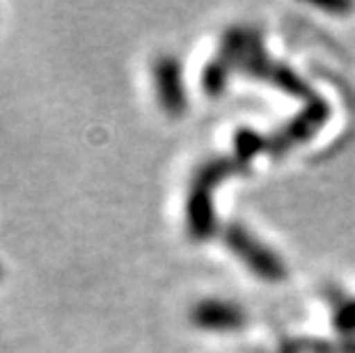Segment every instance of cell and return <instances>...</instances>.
Returning <instances> with one entry per match:
<instances>
[{
    "label": "cell",
    "instance_id": "obj_1",
    "mask_svg": "<svg viewBox=\"0 0 355 353\" xmlns=\"http://www.w3.org/2000/svg\"><path fill=\"white\" fill-rule=\"evenodd\" d=\"M241 161L209 163L195 177V184L188 195V227L195 239H207L214 232V207H211V189L225 175L239 170Z\"/></svg>",
    "mask_w": 355,
    "mask_h": 353
},
{
    "label": "cell",
    "instance_id": "obj_2",
    "mask_svg": "<svg viewBox=\"0 0 355 353\" xmlns=\"http://www.w3.org/2000/svg\"><path fill=\"white\" fill-rule=\"evenodd\" d=\"M225 241H227L232 250L236 252L257 275L263 277V280L277 282L284 277L286 273L284 261L279 259L273 250H268L261 241H257L250 232L243 230L241 225H230V227L225 230Z\"/></svg>",
    "mask_w": 355,
    "mask_h": 353
},
{
    "label": "cell",
    "instance_id": "obj_3",
    "mask_svg": "<svg viewBox=\"0 0 355 353\" xmlns=\"http://www.w3.org/2000/svg\"><path fill=\"white\" fill-rule=\"evenodd\" d=\"M154 89L156 99L163 106V110L170 117L184 115L186 110V85H184V71H181V62L175 55H161L156 58L154 69Z\"/></svg>",
    "mask_w": 355,
    "mask_h": 353
},
{
    "label": "cell",
    "instance_id": "obj_4",
    "mask_svg": "<svg viewBox=\"0 0 355 353\" xmlns=\"http://www.w3.org/2000/svg\"><path fill=\"white\" fill-rule=\"evenodd\" d=\"M191 321L202 330H211V333H232L245 324L243 307L230 300L209 298L202 300L191 310Z\"/></svg>",
    "mask_w": 355,
    "mask_h": 353
},
{
    "label": "cell",
    "instance_id": "obj_5",
    "mask_svg": "<svg viewBox=\"0 0 355 353\" xmlns=\"http://www.w3.org/2000/svg\"><path fill=\"white\" fill-rule=\"evenodd\" d=\"M326 115H328L326 103L319 101V99H314L312 106H309L307 110H303V115H298L296 122H293L289 129L282 131V133H277V136L268 142V149H270V152L279 154V152H284V149H289L293 142L309 138L316 131V126H319L323 119H326Z\"/></svg>",
    "mask_w": 355,
    "mask_h": 353
},
{
    "label": "cell",
    "instance_id": "obj_6",
    "mask_svg": "<svg viewBox=\"0 0 355 353\" xmlns=\"http://www.w3.org/2000/svg\"><path fill=\"white\" fill-rule=\"evenodd\" d=\"M261 149H268L266 140L261 136H257L252 131H239L236 136V159L243 163L248 159H252L254 154H259Z\"/></svg>",
    "mask_w": 355,
    "mask_h": 353
},
{
    "label": "cell",
    "instance_id": "obj_7",
    "mask_svg": "<svg viewBox=\"0 0 355 353\" xmlns=\"http://www.w3.org/2000/svg\"><path fill=\"white\" fill-rule=\"evenodd\" d=\"M227 67L223 64V60H214L207 71H204V89H207L209 96H216L223 92L225 87V80H227Z\"/></svg>",
    "mask_w": 355,
    "mask_h": 353
},
{
    "label": "cell",
    "instance_id": "obj_8",
    "mask_svg": "<svg viewBox=\"0 0 355 353\" xmlns=\"http://www.w3.org/2000/svg\"><path fill=\"white\" fill-rule=\"evenodd\" d=\"M335 326L346 335L355 333V300H346V303H342L337 307Z\"/></svg>",
    "mask_w": 355,
    "mask_h": 353
}]
</instances>
